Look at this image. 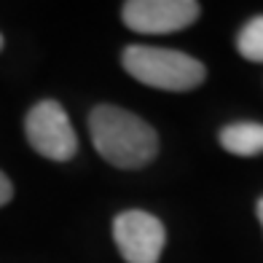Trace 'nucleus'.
<instances>
[{"label":"nucleus","mask_w":263,"mask_h":263,"mask_svg":"<svg viewBox=\"0 0 263 263\" xmlns=\"http://www.w3.org/2000/svg\"><path fill=\"white\" fill-rule=\"evenodd\" d=\"M124 70L140 83L161 91H191L207 81V67L196 57L156 46H126Z\"/></svg>","instance_id":"obj_2"},{"label":"nucleus","mask_w":263,"mask_h":263,"mask_svg":"<svg viewBox=\"0 0 263 263\" xmlns=\"http://www.w3.org/2000/svg\"><path fill=\"white\" fill-rule=\"evenodd\" d=\"M25 135L35 153L51 161H70L78 153V137L65 107L57 100H41L25 116Z\"/></svg>","instance_id":"obj_3"},{"label":"nucleus","mask_w":263,"mask_h":263,"mask_svg":"<svg viewBox=\"0 0 263 263\" xmlns=\"http://www.w3.org/2000/svg\"><path fill=\"white\" fill-rule=\"evenodd\" d=\"M113 239L126 263H159L166 231L156 215L145 210H124L113 220Z\"/></svg>","instance_id":"obj_4"},{"label":"nucleus","mask_w":263,"mask_h":263,"mask_svg":"<svg viewBox=\"0 0 263 263\" xmlns=\"http://www.w3.org/2000/svg\"><path fill=\"white\" fill-rule=\"evenodd\" d=\"M0 49H3V35H0Z\"/></svg>","instance_id":"obj_10"},{"label":"nucleus","mask_w":263,"mask_h":263,"mask_svg":"<svg viewBox=\"0 0 263 263\" xmlns=\"http://www.w3.org/2000/svg\"><path fill=\"white\" fill-rule=\"evenodd\" d=\"M258 220H260V229H263V196L258 199Z\"/></svg>","instance_id":"obj_9"},{"label":"nucleus","mask_w":263,"mask_h":263,"mask_svg":"<svg viewBox=\"0 0 263 263\" xmlns=\"http://www.w3.org/2000/svg\"><path fill=\"white\" fill-rule=\"evenodd\" d=\"M97 153L118 170H142L159 156V135L148 121L118 105H97L89 113Z\"/></svg>","instance_id":"obj_1"},{"label":"nucleus","mask_w":263,"mask_h":263,"mask_svg":"<svg viewBox=\"0 0 263 263\" xmlns=\"http://www.w3.org/2000/svg\"><path fill=\"white\" fill-rule=\"evenodd\" d=\"M236 49L250 62H263V16H253L239 30Z\"/></svg>","instance_id":"obj_7"},{"label":"nucleus","mask_w":263,"mask_h":263,"mask_svg":"<svg viewBox=\"0 0 263 263\" xmlns=\"http://www.w3.org/2000/svg\"><path fill=\"white\" fill-rule=\"evenodd\" d=\"M11 199H14V183L8 180V175L0 172V207H6Z\"/></svg>","instance_id":"obj_8"},{"label":"nucleus","mask_w":263,"mask_h":263,"mask_svg":"<svg viewBox=\"0 0 263 263\" xmlns=\"http://www.w3.org/2000/svg\"><path fill=\"white\" fill-rule=\"evenodd\" d=\"M220 148L234 156H260L263 153V124L236 121L220 129Z\"/></svg>","instance_id":"obj_6"},{"label":"nucleus","mask_w":263,"mask_h":263,"mask_svg":"<svg viewBox=\"0 0 263 263\" xmlns=\"http://www.w3.org/2000/svg\"><path fill=\"white\" fill-rule=\"evenodd\" d=\"M201 14L194 0H129L124 3V25L142 35H170L191 27Z\"/></svg>","instance_id":"obj_5"}]
</instances>
